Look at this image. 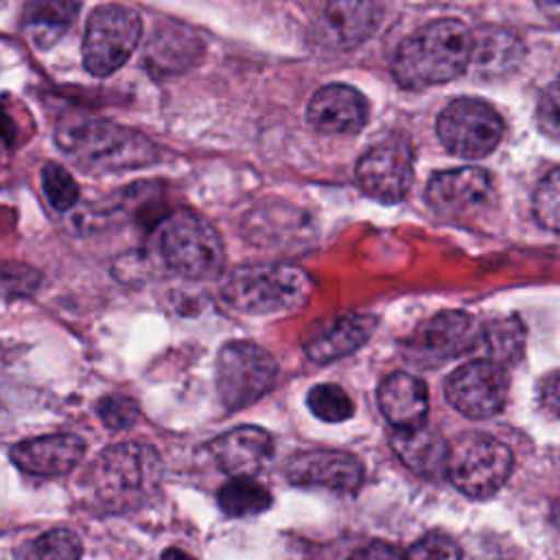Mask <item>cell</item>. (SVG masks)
<instances>
[{
	"label": "cell",
	"mask_w": 560,
	"mask_h": 560,
	"mask_svg": "<svg viewBox=\"0 0 560 560\" xmlns=\"http://www.w3.org/2000/svg\"><path fill=\"white\" fill-rule=\"evenodd\" d=\"M162 459L153 446L122 442L103 448L81 477L83 499L101 512H133L158 494Z\"/></svg>",
	"instance_id": "6da1fadb"
},
{
	"label": "cell",
	"mask_w": 560,
	"mask_h": 560,
	"mask_svg": "<svg viewBox=\"0 0 560 560\" xmlns=\"http://www.w3.org/2000/svg\"><path fill=\"white\" fill-rule=\"evenodd\" d=\"M475 33L455 18L424 24L398 44L392 74L402 88H429L464 74L470 66Z\"/></svg>",
	"instance_id": "7a4b0ae2"
},
{
	"label": "cell",
	"mask_w": 560,
	"mask_h": 560,
	"mask_svg": "<svg viewBox=\"0 0 560 560\" xmlns=\"http://www.w3.org/2000/svg\"><path fill=\"white\" fill-rule=\"evenodd\" d=\"M59 149L92 173L140 168L158 158L155 144L136 129L109 120H74L57 129Z\"/></svg>",
	"instance_id": "3957f363"
},
{
	"label": "cell",
	"mask_w": 560,
	"mask_h": 560,
	"mask_svg": "<svg viewBox=\"0 0 560 560\" xmlns=\"http://www.w3.org/2000/svg\"><path fill=\"white\" fill-rule=\"evenodd\" d=\"M313 291L308 273L287 262H252L232 269L221 298L245 315H282L302 308Z\"/></svg>",
	"instance_id": "277c9868"
},
{
	"label": "cell",
	"mask_w": 560,
	"mask_h": 560,
	"mask_svg": "<svg viewBox=\"0 0 560 560\" xmlns=\"http://www.w3.org/2000/svg\"><path fill=\"white\" fill-rule=\"evenodd\" d=\"M164 262L190 280H214L225 267V245L214 225L192 210H175L162 225Z\"/></svg>",
	"instance_id": "5b68a950"
},
{
	"label": "cell",
	"mask_w": 560,
	"mask_h": 560,
	"mask_svg": "<svg viewBox=\"0 0 560 560\" xmlns=\"http://www.w3.org/2000/svg\"><path fill=\"white\" fill-rule=\"evenodd\" d=\"M514 455L510 446L488 433H464L448 444L446 477L470 499L497 494L510 479Z\"/></svg>",
	"instance_id": "8992f818"
},
{
	"label": "cell",
	"mask_w": 560,
	"mask_h": 560,
	"mask_svg": "<svg viewBox=\"0 0 560 560\" xmlns=\"http://www.w3.org/2000/svg\"><path fill=\"white\" fill-rule=\"evenodd\" d=\"M142 35L140 15L122 4L96 7L85 24L83 63L94 77L116 72L136 50Z\"/></svg>",
	"instance_id": "52a82bcc"
},
{
	"label": "cell",
	"mask_w": 560,
	"mask_h": 560,
	"mask_svg": "<svg viewBox=\"0 0 560 560\" xmlns=\"http://www.w3.org/2000/svg\"><path fill=\"white\" fill-rule=\"evenodd\" d=\"M276 376V359L254 341H230L217 354V392L232 411L262 398Z\"/></svg>",
	"instance_id": "ba28073f"
},
{
	"label": "cell",
	"mask_w": 560,
	"mask_h": 560,
	"mask_svg": "<svg viewBox=\"0 0 560 560\" xmlns=\"http://www.w3.org/2000/svg\"><path fill=\"white\" fill-rule=\"evenodd\" d=\"M435 131L448 153L477 160L497 149L503 136V120L486 101L462 96L440 112Z\"/></svg>",
	"instance_id": "9c48e42d"
},
{
	"label": "cell",
	"mask_w": 560,
	"mask_h": 560,
	"mask_svg": "<svg viewBox=\"0 0 560 560\" xmlns=\"http://www.w3.org/2000/svg\"><path fill=\"white\" fill-rule=\"evenodd\" d=\"M444 396L466 418L486 420L508 400L505 368L490 359H472L455 368L444 381Z\"/></svg>",
	"instance_id": "30bf717a"
},
{
	"label": "cell",
	"mask_w": 560,
	"mask_h": 560,
	"mask_svg": "<svg viewBox=\"0 0 560 560\" xmlns=\"http://www.w3.org/2000/svg\"><path fill=\"white\" fill-rule=\"evenodd\" d=\"M481 328L464 311H442L420 324L405 343L407 361L422 368L446 363L479 346Z\"/></svg>",
	"instance_id": "8fae6325"
},
{
	"label": "cell",
	"mask_w": 560,
	"mask_h": 560,
	"mask_svg": "<svg viewBox=\"0 0 560 560\" xmlns=\"http://www.w3.org/2000/svg\"><path fill=\"white\" fill-rule=\"evenodd\" d=\"M293 486L324 488L339 494H354L363 486V464L348 451L308 448L293 453L282 468Z\"/></svg>",
	"instance_id": "7c38bea8"
},
{
	"label": "cell",
	"mask_w": 560,
	"mask_h": 560,
	"mask_svg": "<svg viewBox=\"0 0 560 560\" xmlns=\"http://www.w3.org/2000/svg\"><path fill=\"white\" fill-rule=\"evenodd\" d=\"M413 179V153L402 140H383L368 149L357 164V182L361 190L381 201H400Z\"/></svg>",
	"instance_id": "4fadbf2b"
},
{
	"label": "cell",
	"mask_w": 560,
	"mask_h": 560,
	"mask_svg": "<svg viewBox=\"0 0 560 560\" xmlns=\"http://www.w3.org/2000/svg\"><path fill=\"white\" fill-rule=\"evenodd\" d=\"M492 192L490 173L462 166L435 173L427 184V203L442 217L459 219L479 210Z\"/></svg>",
	"instance_id": "5bb4252c"
},
{
	"label": "cell",
	"mask_w": 560,
	"mask_h": 560,
	"mask_svg": "<svg viewBox=\"0 0 560 560\" xmlns=\"http://www.w3.org/2000/svg\"><path fill=\"white\" fill-rule=\"evenodd\" d=\"M306 120L319 133L352 136L368 122V101L350 85L330 83L319 88L308 101Z\"/></svg>",
	"instance_id": "9a60e30c"
},
{
	"label": "cell",
	"mask_w": 560,
	"mask_h": 560,
	"mask_svg": "<svg viewBox=\"0 0 560 560\" xmlns=\"http://www.w3.org/2000/svg\"><path fill=\"white\" fill-rule=\"evenodd\" d=\"M85 455V442L74 433H50L24 440L11 448L18 468L39 477L68 475Z\"/></svg>",
	"instance_id": "2e32d148"
},
{
	"label": "cell",
	"mask_w": 560,
	"mask_h": 560,
	"mask_svg": "<svg viewBox=\"0 0 560 560\" xmlns=\"http://www.w3.org/2000/svg\"><path fill=\"white\" fill-rule=\"evenodd\" d=\"M217 466L230 477H254L273 455V438L254 424L236 427L210 444Z\"/></svg>",
	"instance_id": "e0dca14e"
},
{
	"label": "cell",
	"mask_w": 560,
	"mask_h": 560,
	"mask_svg": "<svg viewBox=\"0 0 560 560\" xmlns=\"http://www.w3.org/2000/svg\"><path fill=\"white\" fill-rule=\"evenodd\" d=\"M392 451L396 457L418 477L422 479H440L446 477V462H448V442L444 435L420 422L416 427L396 429L389 435Z\"/></svg>",
	"instance_id": "ac0fdd59"
},
{
	"label": "cell",
	"mask_w": 560,
	"mask_h": 560,
	"mask_svg": "<svg viewBox=\"0 0 560 560\" xmlns=\"http://www.w3.org/2000/svg\"><path fill=\"white\" fill-rule=\"evenodd\" d=\"M381 9L374 0H330L322 13L319 37L332 48L365 42L378 26Z\"/></svg>",
	"instance_id": "d6986e66"
},
{
	"label": "cell",
	"mask_w": 560,
	"mask_h": 560,
	"mask_svg": "<svg viewBox=\"0 0 560 560\" xmlns=\"http://www.w3.org/2000/svg\"><path fill=\"white\" fill-rule=\"evenodd\" d=\"M378 409L394 429H407L424 422L429 392L422 378L407 372H394L378 385Z\"/></svg>",
	"instance_id": "ffe728a7"
},
{
	"label": "cell",
	"mask_w": 560,
	"mask_h": 560,
	"mask_svg": "<svg viewBox=\"0 0 560 560\" xmlns=\"http://www.w3.org/2000/svg\"><path fill=\"white\" fill-rule=\"evenodd\" d=\"M376 330V317L370 313H348L335 319L326 330L311 337L304 346L313 363H330L363 348Z\"/></svg>",
	"instance_id": "44dd1931"
},
{
	"label": "cell",
	"mask_w": 560,
	"mask_h": 560,
	"mask_svg": "<svg viewBox=\"0 0 560 560\" xmlns=\"http://www.w3.org/2000/svg\"><path fill=\"white\" fill-rule=\"evenodd\" d=\"M79 4L74 0H31L24 11V24L39 48L50 46L74 20Z\"/></svg>",
	"instance_id": "7402d4cb"
},
{
	"label": "cell",
	"mask_w": 560,
	"mask_h": 560,
	"mask_svg": "<svg viewBox=\"0 0 560 560\" xmlns=\"http://www.w3.org/2000/svg\"><path fill=\"white\" fill-rule=\"evenodd\" d=\"M479 346L490 361L510 368L516 365L525 350V328L516 317H497L481 328Z\"/></svg>",
	"instance_id": "603a6c76"
},
{
	"label": "cell",
	"mask_w": 560,
	"mask_h": 560,
	"mask_svg": "<svg viewBox=\"0 0 560 560\" xmlns=\"http://www.w3.org/2000/svg\"><path fill=\"white\" fill-rule=\"evenodd\" d=\"M217 501L221 512L234 518L256 516L271 508L269 490L252 477H232L228 483L221 486Z\"/></svg>",
	"instance_id": "cb8c5ba5"
},
{
	"label": "cell",
	"mask_w": 560,
	"mask_h": 560,
	"mask_svg": "<svg viewBox=\"0 0 560 560\" xmlns=\"http://www.w3.org/2000/svg\"><path fill=\"white\" fill-rule=\"evenodd\" d=\"M518 57H521V44L514 35L503 31L475 35L470 63H475L477 68L488 72H499L512 66Z\"/></svg>",
	"instance_id": "d4e9b609"
},
{
	"label": "cell",
	"mask_w": 560,
	"mask_h": 560,
	"mask_svg": "<svg viewBox=\"0 0 560 560\" xmlns=\"http://www.w3.org/2000/svg\"><path fill=\"white\" fill-rule=\"evenodd\" d=\"M81 540L70 529L44 532L15 551V560H79Z\"/></svg>",
	"instance_id": "484cf974"
},
{
	"label": "cell",
	"mask_w": 560,
	"mask_h": 560,
	"mask_svg": "<svg viewBox=\"0 0 560 560\" xmlns=\"http://www.w3.org/2000/svg\"><path fill=\"white\" fill-rule=\"evenodd\" d=\"M201 50V44L195 35L186 33H158L155 42L147 50V59L153 68L162 70H182L190 66Z\"/></svg>",
	"instance_id": "4316f807"
},
{
	"label": "cell",
	"mask_w": 560,
	"mask_h": 560,
	"mask_svg": "<svg viewBox=\"0 0 560 560\" xmlns=\"http://www.w3.org/2000/svg\"><path fill=\"white\" fill-rule=\"evenodd\" d=\"M306 405L324 422H343L352 418L354 413V402L346 394L343 387L335 383H319L308 389L306 394Z\"/></svg>",
	"instance_id": "83f0119b"
},
{
	"label": "cell",
	"mask_w": 560,
	"mask_h": 560,
	"mask_svg": "<svg viewBox=\"0 0 560 560\" xmlns=\"http://www.w3.org/2000/svg\"><path fill=\"white\" fill-rule=\"evenodd\" d=\"M42 188L48 203L59 212L74 208L79 201V184L61 164L48 162L42 168Z\"/></svg>",
	"instance_id": "f1b7e54d"
},
{
	"label": "cell",
	"mask_w": 560,
	"mask_h": 560,
	"mask_svg": "<svg viewBox=\"0 0 560 560\" xmlns=\"http://www.w3.org/2000/svg\"><path fill=\"white\" fill-rule=\"evenodd\" d=\"M534 217L542 228L560 232V166L536 186Z\"/></svg>",
	"instance_id": "f546056e"
},
{
	"label": "cell",
	"mask_w": 560,
	"mask_h": 560,
	"mask_svg": "<svg viewBox=\"0 0 560 560\" xmlns=\"http://www.w3.org/2000/svg\"><path fill=\"white\" fill-rule=\"evenodd\" d=\"M98 418L112 431H125L133 427L140 418V407L133 398L122 394H112L98 400Z\"/></svg>",
	"instance_id": "4dcf8cb0"
},
{
	"label": "cell",
	"mask_w": 560,
	"mask_h": 560,
	"mask_svg": "<svg viewBox=\"0 0 560 560\" xmlns=\"http://www.w3.org/2000/svg\"><path fill=\"white\" fill-rule=\"evenodd\" d=\"M405 560H462V549L444 534H429L411 545Z\"/></svg>",
	"instance_id": "1f68e13d"
},
{
	"label": "cell",
	"mask_w": 560,
	"mask_h": 560,
	"mask_svg": "<svg viewBox=\"0 0 560 560\" xmlns=\"http://www.w3.org/2000/svg\"><path fill=\"white\" fill-rule=\"evenodd\" d=\"M536 125L549 140L560 142V83L549 85L538 98Z\"/></svg>",
	"instance_id": "d6a6232c"
},
{
	"label": "cell",
	"mask_w": 560,
	"mask_h": 560,
	"mask_svg": "<svg viewBox=\"0 0 560 560\" xmlns=\"http://www.w3.org/2000/svg\"><path fill=\"white\" fill-rule=\"evenodd\" d=\"M348 560H405L402 551L385 540H372L365 547L357 549Z\"/></svg>",
	"instance_id": "836d02e7"
},
{
	"label": "cell",
	"mask_w": 560,
	"mask_h": 560,
	"mask_svg": "<svg viewBox=\"0 0 560 560\" xmlns=\"http://www.w3.org/2000/svg\"><path fill=\"white\" fill-rule=\"evenodd\" d=\"M540 402L549 413L560 418V370H556L542 378Z\"/></svg>",
	"instance_id": "e575fe53"
},
{
	"label": "cell",
	"mask_w": 560,
	"mask_h": 560,
	"mask_svg": "<svg viewBox=\"0 0 560 560\" xmlns=\"http://www.w3.org/2000/svg\"><path fill=\"white\" fill-rule=\"evenodd\" d=\"M160 560H195V558H192L190 553L177 549V547H168V549L162 553Z\"/></svg>",
	"instance_id": "d590c367"
},
{
	"label": "cell",
	"mask_w": 560,
	"mask_h": 560,
	"mask_svg": "<svg viewBox=\"0 0 560 560\" xmlns=\"http://www.w3.org/2000/svg\"><path fill=\"white\" fill-rule=\"evenodd\" d=\"M542 7H560V0H538Z\"/></svg>",
	"instance_id": "8d00e7d4"
}]
</instances>
